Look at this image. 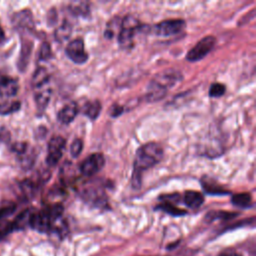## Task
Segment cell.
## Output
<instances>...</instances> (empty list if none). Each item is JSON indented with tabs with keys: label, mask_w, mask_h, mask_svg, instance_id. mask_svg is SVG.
Listing matches in <instances>:
<instances>
[{
	"label": "cell",
	"mask_w": 256,
	"mask_h": 256,
	"mask_svg": "<svg viewBox=\"0 0 256 256\" xmlns=\"http://www.w3.org/2000/svg\"><path fill=\"white\" fill-rule=\"evenodd\" d=\"M163 158V148L160 144L149 142L138 148L134 160V168L132 173V187L140 188L142 181V173L149 168L158 164Z\"/></svg>",
	"instance_id": "1"
},
{
	"label": "cell",
	"mask_w": 256,
	"mask_h": 256,
	"mask_svg": "<svg viewBox=\"0 0 256 256\" xmlns=\"http://www.w3.org/2000/svg\"><path fill=\"white\" fill-rule=\"evenodd\" d=\"M63 214L61 204L51 205L41 211L32 212L29 220V226L38 232H50L54 230L55 224Z\"/></svg>",
	"instance_id": "2"
},
{
	"label": "cell",
	"mask_w": 256,
	"mask_h": 256,
	"mask_svg": "<svg viewBox=\"0 0 256 256\" xmlns=\"http://www.w3.org/2000/svg\"><path fill=\"white\" fill-rule=\"evenodd\" d=\"M141 27L142 24L131 15H127L124 18H122L118 35L119 46L124 50L131 49L134 45L135 33Z\"/></svg>",
	"instance_id": "3"
},
{
	"label": "cell",
	"mask_w": 256,
	"mask_h": 256,
	"mask_svg": "<svg viewBox=\"0 0 256 256\" xmlns=\"http://www.w3.org/2000/svg\"><path fill=\"white\" fill-rule=\"evenodd\" d=\"M216 43V38L214 36L208 35L199 40L194 47H192L187 55L186 59L190 62H196L203 59L214 47Z\"/></svg>",
	"instance_id": "4"
},
{
	"label": "cell",
	"mask_w": 256,
	"mask_h": 256,
	"mask_svg": "<svg viewBox=\"0 0 256 256\" xmlns=\"http://www.w3.org/2000/svg\"><path fill=\"white\" fill-rule=\"evenodd\" d=\"M105 159L101 153H93L86 157L80 164L79 169L82 175L90 177L98 173L104 166Z\"/></svg>",
	"instance_id": "5"
},
{
	"label": "cell",
	"mask_w": 256,
	"mask_h": 256,
	"mask_svg": "<svg viewBox=\"0 0 256 256\" xmlns=\"http://www.w3.org/2000/svg\"><path fill=\"white\" fill-rule=\"evenodd\" d=\"M66 140L61 136H53L48 143V153L46 157V163L53 167L55 166L63 155L65 149Z\"/></svg>",
	"instance_id": "6"
},
{
	"label": "cell",
	"mask_w": 256,
	"mask_h": 256,
	"mask_svg": "<svg viewBox=\"0 0 256 256\" xmlns=\"http://www.w3.org/2000/svg\"><path fill=\"white\" fill-rule=\"evenodd\" d=\"M185 27V21L182 19H168L157 23L154 32L158 36L167 37L180 33Z\"/></svg>",
	"instance_id": "7"
},
{
	"label": "cell",
	"mask_w": 256,
	"mask_h": 256,
	"mask_svg": "<svg viewBox=\"0 0 256 256\" xmlns=\"http://www.w3.org/2000/svg\"><path fill=\"white\" fill-rule=\"evenodd\" d=\"M65 52L68 58L75 64H83L88 60V53L85 51L84 42L81 38L70 41Z\"/></svg>",
	"instance_id": "8"
},
{
	"label": "cell",
	"mask_w": 256,
	"mask_h": 256,
	"mask_svg": "<svg viewBox=\"0 0 256 256\" xmlns=\"http://www.w3.org/2000/svg\"><path fill=\"white\" fill-rule=\"evenodd\" d=\"M168 92V89L157 82L155 79H151L146 90V99L148 102H157L163 99Z\"/></svg>",
	"instance_id": "9"
},
{
	"label": "cell",
	"mask_w": 256,
	"mask_h": 256,
	"mask_svg": "<svg viewBox=\"0 0 256 256\" xmlns=\"http://www.w3.org/2000/svg\"><path fill=\"white\" fill-rule=\"evenodd\" d=\"M19 84L15 78L10 76L0 77V96L1 97H12L18 92Z\"/></svg>",
	"instance_id": "10"
},
{
	"label": "cell",
	"mask_w": 256,
	"mask_h": 256,
	"mask_svg": "<svg viewBox=\"0 0 256 256\" xmlns=\"http://www.w3.org/2000/svg\"><path fill=\"white\" fill-rule=\"evenodd\" d=\"M79 112V108L75 102H71L67 105H65L57 114L58 120L63 124H69L71 123L75 117L77 116Z\"/></svg>",
	"instance_id": "11"
},
{
	"label": "cell",
	"mask_w": 256,
	"mask_h": 256,
	"mask_svg": "<svg viewBox=\"0 0 256 256\" xmlns=\"http://www.w3.org/2000/svg\"><path fill=\"white\" fill-rule=\"evenodd\" d=\"M51 94H52V89H51L50 85L34 90L35 102H36L37 109L39 112H42L45 110V108L47 107V105L50 101Z\"/></svg>",
	"instance_id": "12"
},
{
	"label": "cell",
	"mask_w": 256,
	"mask_h": 256,
	"mask_svg": "<svg viewBox=\"0 0 256 256\" xmlns=\"http://www.w3.org/2000/svg\"><path fill=\"white\" fill-rule=\"evenodd\" d=\"M91 184V183H90ZM83 197L86 200L93 201L95 204H99L101 202H104L105 200V194L101 190V187L99 185L95 186L94 184H91L90 186H87L83 190Z\"/></svg>",
	"instance_id": "13"
},
{
	"label": "cell",
	"mask_w": 256,
	"mask_h": 256,
	"mask_svg": "<svg viewBox=\"0 0 256 256\" xmlns=\"http://www.w3.org/2000/svg\"><path fill=\"white\" fill-rule=\"evenodd\" d=\"M49 83H50V76L46 68L44 67L37 68L32 77L33 90L49 86Z\"/></svg>",
	"instance_id": "14"
},
{
	"label": "cell",
	"mask_w": 256,
	"mask_h": 256,
	"mask_svg": "<svg viewBox=\"0 0 256 256\" xmlns=\"http://www.w3.org/2000/svg\"><path fill=\"white\" fill-rule=\"evenodd\" d=\"M183 201L186 206L192 209H197L199 208L203 202H204V197L202 193L195 191V190H187L184 193L183 196Z\"/></svg>",
	"instance_id": "15"
},
{
	"label": "cell",
	"mask_w": 256,
	"mask_h": 256,
	"mask_svg": "<svg viewBox=\"0 0 256 256\" xmlns=\"http://www.w3.org/2000/svg\"><path fill=\"white\" fill-rule=\"evenodd\" d=\"M14 23L19 28L31 29L33 28L32 14L29 10H23L14 16Z\"/></svg>",
	"instance_id": "16"
},
{
	"label": "cell",
	"mask_w": 256,
	"mask_h": 256,
	"mask_svg": "<svg viewBox=\"0 0 256 256\" xmlns=\"http://www.w3.org/2000/svg\"><path fill=\"white\" fill-rule=\"evenodd\" d=\"M202 187L206 191V193L212 194V195H223V194H229V191L225 190L220 184L215 183L210 178H202L201 180Z\"/></svg>",
	"instance_id": "17"
},
{
	"label": "cell",
	"mask_w": 256,
	"mask_h": 256,
	"mask_svg": "<svg viewBox=\"0 0 256 256\" xmlns=\"http://www.w3.org/2000/svg\"><path fill=\"white\" fill-rule=\"evenodd\" d=\"M102 106L99 100H92V101H88L82 109V113L87 116L89 119L91 120H95L96 118H98V116L100 115Z\"/></svg>",
	"instance_id": "18"
},
{
	"label": "cell",
	"mask_w": 256,
	"mask_h": 256,
	"mask_svg": "<svg viewBox=\"0 0 256 256\" xmlns=\"http://www.w3.org/2000/svg\"><path fill=\"white\" fill-rule=\"evenodd\" d=\"M32 214V211L30 209H26L22 211L12 222H11V227L12 231L14 230H21L24 229L25 227L29 226V220L30 216Z\"/></svg>",
	"instance_id": "19"
},
{
	"label": "cell",
	"mask_w": 256,
	"mask_h": 256,
	"mask_svg": "<svg viewBox=\"0 0 256 256\" xmlns=\"http://www.w3.org/2000/svg\"><path fill=\"white\" fill-rule=\"evenodd\" d=\"M231 202L233 205L240 208H249L252 206V197L248 192L234 194L231 198Z\"/></svg>",
	"instance_id": "20"
},
{
	"label": "cell",
	"mask_w": 256,
	"mask_h": 256,
	"mask_svg": "<svg viewBox=\"0 0 256 256\" xmlns=\"http://www.w3.org/2000/svg\"><path fill=\"white\" fill-rule=\"evenodd\" d=\"M89 2L87 1H75L71 2L69 5V10L72 14L77 16H87L90 12Z\"/></svg>",
	"instance_id": "21"
},
{
	"label": "cell",
	"mask_w": 256,
	"mask_h": 256,
	"mask_svg": "<svg viewBox=\"0 0 256 256\" xmlns=\"http://www.w3.org/2000/svg\"><path fill=\"white\" fill-rule=\"evenodd\" d=\"M72 31V26L68 21H63V23L56 29L55 31V38L57 39V41L62 42L65 41L66 39H68L70 37Z\"/></svg>",
	"instance_id": "22"
},
{
	"label": "cell",
	"mask_w": 256,
	"mask_h": 256,
	"mask_svg": "<svg viewBox=\"0 0 256 256\" xmlns=\"http://www.w3.org/2000/svg\"><path fill=\"white\" fill-rule=\"evenodd\" d=\"M158 209L160 210H163L165 212H167L168 214H171L173 216H181V215H184L186 214V211L183 210V209H180L178 207H176L174 205V203H171V202H167V201H163L162 204L158 205L157 206Z\"/></svg>",
	"instance_id": "23"
},
{
	"label": "cell",
	"mask_w": 256,
	"mask_h": 256,
	"mask_svg": "<svg viewBox=\"0 0 256 256\" xmlns=\"http://www.w3.org/2000/svg\"><path fill=\"white\" fill-rule=\"evenodd\" d=\"M21 104L19 101H13V102H6L0 104V114L6 115L13 112H16L20 109Z\"/></svg>",
	"instance_id": "24"
},
{
	"label": "cell",
	"mask_w": 256,
	"mask_h": 256,
	"mask_svg": "<svg viewBox=\"0 0 256 256\" xmlns=\"http://www.w3.org/2000/svg\"><path fill=\"white\" fill-rule=\"evenodd\" d=\"M225 91H226V87L224 84L215 82L210 86L209 96L212 98H219L225 93Z\"/></svg>",
	"instance_id": "25"
},
{
	"label": "cell",
	"mask_w": 256,
	"mask_h": 256,
	"mask_svg": "<svg viewBox=\"0 0 256 256\" xmlns=\"http://www.w3.org/2000/svg\"><path fill=\"white\" fill-rule=\"evenodd\" d=\"M82 149H83V141L79 138H76L72 144H71V147H70V154L72 157L76 158L80 155V153L82 152Z\"/></svg>",
	"instance_id": "26"
},
{
	"label": "cell",
	"mask_w": 256,
	"mask_h": 256,
	"mask_svg": "<svg viewBox=\"0 0 256 256\" xmlns=\"http://www.w3.org/2000/svg\"><path fill=\"white\" fill-rule=\"evenodd\" d=\"M237 215V213H230V212H226V211H213L209 214H207V218H210L212 220L214 219H229V218H233Z\"/></svg>",
	"instance_id": "27"
},
{
	"label": "cell",
	"mask_w": 256,
	"mask_h": 256,
	"mask_svg": "<svg viewBox=\"0 0 256 256\" xmlns=\"http://www.w3.org/2000/svg\"><path fill=\"white\" fill-rule=\"evenodd\" d=\"M51 56H52V52H51V48H50L49 43L43 42L40 46L39 59L40 60H48L49 58H51Z\"/></svg>",
	"instance_id": "28"
},
{
	"label": "cell",
	"mask_w": 256,
	"mask_h": 256,
	"mask_svg": "<svg viewBox=\"0 0 256 256\" xmlns=\"http://www.w3.org/2000/svg\"><path fill=\"white\" fill-rule=\"evenodd\" d=\"M15 209H16V206L13 203L4 207H0V222L4 221L8 216H10L15 211Z\"/></svg>",
	"instance_id": "29"
},
{
	"label": "cell",
	"mask_w": 256,
	"mask_h": 256,
	"mask_svg": "<svg viewBox=\"0 0 256 256\" xmlns=\"http://www.w3.org/2000/svg\"><path fill=\"white\" fill-rule=\"evenodd\" d=\"M123 111H124V108H123L121 105H119V104H113V105L109 108L108 113H109V115H110L111 117L116 118V117L120 116V115L123 113Z\"/></svg>",
	"instance_id": "30"
},
{
	"label": "cell",
	"mask_w": 256,
	"mask_h": 256,
	"mask_svg": "<svg viewBox=\"0 0 256 256\" xmlns=\"http://www.w3.org/2000/svg\"><path fill=\"white\" fill-rule=\"evenodd\" d=\"M5 39V34H4V31L3 29L0 27V43H2Z\"/></svg>",
	"instance_id": "31"
},
{
	"label": "cell",
	"mask_w": 256,
	"mask_h": 256,
	"mask_svg": "<svg viewBox=\"0 0 256 256\" xmlns=\"http://www.w3.org/2000/svg\"><path fill=\"white\" fill-rule=\"evenodd\" d=\"M219 256H240L236 253H223V254H220Z\"/></svg>",
	"instance_id": "32"
}]
</instances>
